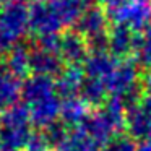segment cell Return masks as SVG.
I'll list each match as a JSON object with an SVG mask.
<instances>
[{"label":"cell","instance_id":"cell-1","mask_svg":"<svg viewBox=\"0 0 151 151\" xmlns=\"http://www.w3.org/2000/svg\"><path fill=\"white\" fill-rule=\"evenodd\" d=\"M29 31V5L7 0L0 7V57H5Z\"/></svg>","mask_w":151,"mask_h":151},{"label":"cell","instance_id":"cell-2","mask_svg":"<svg viewBox=\"0 0 151 151\" xmlns=\"http://www.w3.org/2000/svg\"><path fill=\"white\" fill-rule=\"evenodd\" d=\"M31 125L29 107L23 101L15 102L5 109L0 117V143L13 150L24 148L33 133Z\"/></svg>","mask_w":151,"mask_h":151},{"label":"cell","instance_id":"cell-3","mask_svg":"<svg viewBox=\"0 0 151 151\" xmlns=\"http://www.w3.org/2000/svg\"><path fill=\"white\" fill-rule=\"evenodd\" d=\"M107 15L114 24L141 33L151 26V0H127L119 7L109 8Z\"/></svg>","mask_w":151,"mask_h":151},{"label":"cell","instance_id":"cell-4","mask_svg":"<svg viewBox=\"0 0 151 151\" xmlns=\"http://www.w3.org/2000/svg\"><path fill=\"white\" fill-rule=\"evenodd\" d=\"M63 24L49 0H33L29 4V31L36 37L59 34Z\"/></svg>","mask_w":151,"mask_h":151},{"label":"cell","instance_id":"cell-5","mask_svg":"<svg viewBox=\"0 0 151 151\" xmlns=\"http://www.w3.org/2000/svg\"><path fill=\"white\" fill-rule=\"evenodd\" d=\"M107 23H109V15L99 5H89L76 20V23L72 26V29L78 31L81 36L86 37V41L96 39V37H102L107 36L109 29H107Z\"/></svg>","mask_w":151,"mask_h":151},{"label":"cell","instance_id":"cell-6","mask_svg":"<svg viewBox=\"0 0 151 151\" xmlns=\"http://www.w3.org/2000/svg\"><path fill=\"white\" fill-rule=\"evenodd\" d=\"M59 55L67 65H83L86 57L89 55L86 37L75 29L62 33L59 42Z\"/></svg>","mask_w":151,"mask_h":151},{"label":"cell","instance_id":"cell-7","mask_svg":"<svg viewBox=\"0 0 151 151\" xmlns=\"http://www.w3.org/2000/svg\"><path fill=\"white\" fill-rule=\"evenodd\" d=\"M125 130L135 141L151 140V114L143 107L141 101L125 109Z\"/></svg>","mask_w":151,"mask_h":151},{"label":"cell","instance_id":"cell-8","mask_svg":"<svg viewBox=\"0 0 151 151\" xmlns=\"http://www.w3.org/2000/svg\"><path fill=\"white\" fill-rule=\"evenodd\" d=\"M67 63L62 60V57L54 50H49L46 47L34 44L31 47V72L47 75L57 78L63 72Z\"/></svg>","mask_w":151,"mask_h":151},{"label":"cell","instance_id":"cell-9","mask_svg":"<svg viewBox=\"0 0 151 151\" xmlns=\"http://www.w3.org/2000/svg\"><path fill=\"white\" fill-rule=\"evenodd\" d=\"M55 93H57L55 80L52 76L33 73V75L26 76V80L21 85V101L26 106H31L34 102L41 101V99L55 94Z\"/></svg>","mask_w":151,"mask_h":151},{"label":"cell","instance_id":"cell-10","mask_svg":"<svg viewBox=\"0 0 151 151\" xmlns=\"http://www.w3.org/2000/svg\"><path fill=\"white\" fill-rule=\"evenodd\" d=\"M31 114V122L37 128H46L50 124L60 119V107H62V98L59 94H52L49 98H44L34 104L28 106Z\"/></svg>","mask_w":151,"mask_h":151},{"label":"cell","instance_id":"cell-11","mask_svg":"<svg viewBox=\"0 0 151 151\" xmlns=\"http://www.w3.org/2000/svg\"><path fill=\"white\" fill-rule=\"evenodd\" d=\"M117 57H114L109 50H99V52H89L86 60L83 62V70H85L86 76L89 78L101 80L107 85L109 76L112 75L114 68L119 63Z\"/></svg>","mask_w":151,"mask_h":151},{"label":"cell","instance_id":"cell-12","mask_svg":"<svg viewBox=\"0 0 151 151\" xmlns=\"http://www.w3.org/2000/svg\"><path fill=\"white\" fill-rule=\"evenodd\" d=\"M85 78H86V73L83 70V65H67L63 68V72L55 80V88L59 96L62 99L72 98V96H80Z\"/></svg>","mask_w":151,"mask_h":151},{"label":"cell","instance_id":"cell-13","mask_svg":"<svg viewBox=\"0 0 151 151\" xmlns=\"http://www.w3.org/2000/svg\"><path fill=\"white\" fill-rule=\"evenodd\" d=\"M135 41L137 36L132 29L122 24H114L109 29V52L117 59H128V55L133 54Z\"/></svg>","mask_w":151,"mask_h":151},{"label":"cell","instance_id":"cell-14","mask_svg":"<svg viewBox=\"0 0 151 151\" xmlns=\"http://www.w3.org/2000/svg\"><path fill=\"white\" fill-rule=\"evenodd\" d=\"M21 81L20 76L8 70L7 63L0 62V109H7L18 102L21 98Z\"/></svg>","mask_w":151,"mask_h":151},{"label":"cell","instance_id":"cell-15","mask_svg":"<svg viewBox=\"0 0 151 151\" xmlns=\"http://www.w3.org/2000/svg\"><path fill=\"white\" fill-rule=\"evenodd\" d=\"M89 114V104L81 96H72V98L62 99V107H60V120L67 127H80L86 115Z\"/></svg>","mask_w":151,"mask_h":151},{"label":"cell","instance_id":"cell-16","mask_svg":"<svg viewBox=\"0 0 151 151\" xmlns=\"http://www.w3.org/2000/svg\"><path fill=\"white\" fill-rule=\"evenodd\" d=\"M49 4L52 5L63 26L72 28L80 15L91 5V0H49Z\"/></svg>","mask_w":151,"mask_h":151},{"label":"cell","instance_id":"cell-17","mask_svg":"<svg viewBox=\"0 0 151 151\" xmlns=\"http://www.w3.org/2000/svg\"><path fill=\"white\" fill-rule=\"evenodd\" d=\"M5 63H7L8 70L17 76H20V78L28 76V73L31 72V49L21 42L17 44L5 55Z\"/></svg>","mask_w":151,"mask_h":151},{"label":"cell","instance_id":"cell-18","mask_svg":"<svg viewBox=\"0 0 151 151\" xmlns=\"http://www.w3.org/2000/svg\"><path fill=\"white\" fill-rule=\"evenodd\" d=\"M107 85L101 80H96V78H89L86 76L85 83L81 86V96L89 106H99V104H104L107 101Z\"/></svg>","mask_w":151,"mask_h":151},{"label":"cell","instance_id":"cell-19","mask_svg":"<svg viewBox=\"0 0 151 151\" xmlns=\"http://www.w3.org/2000/svg\"><path fill=\"white\" fill-rule=\"evenodd\" d=\"M93 148H98V145L88 137L78 127L68 132L67 138L55 148L57 151H91Z\"/></svg>","mask_w":151,"mask_h":151},{"label":"cell","instance_id":"cell-20","mask_svg":"<svg viewBox=\"0 0 151 151\" xmlns=\"http://www.w3.org/2000/svg\"><path fill=\"white\" fill-rule=\"evenodd\" d=\"M133 59L143 68H151V26L137 34Z\"/></svg>","mask_w":151,"mask_h":151},{"label":"cell","instance_id":"cell-21","mask_svg":"<svg viewBox=\"0 0 151 151\" xmlns=\"http://www.w3.org/2000/svg\"><path fill=\"white\" fill-rule=\"evenodd\" d=\"M50 148H52V145H50L46 132L42 128H37L31 133L29 140L24 146V151H50Z\"/></svg>","mask_w":151,"mask_h":151},{"label":"cell","instance_id":"cell-22","mask_svg":"<svg viewBox=\"0 0 151 151\" xmlns=\"http://www.w3.org/2000/svg\"><path fill=\"white\" fill-rule=\"evenodd\" d=\"M102 151H138V146L135 145V140L128 135H117L114 137Z\"/></svg>","mask_w":151,"mask_h":151},{"label":"cell","instance_id":"cell-23","mask_svg":"<svg viewBox=\"0 0 151 151\" xmlns=\"http://www.w3.org/2000/svg\"><path fill=\"white\" fill-rule=\"evenodd\" d=\"M143 89L146 93H151V68L148 70V73L145 75V78H143Z\"/></svg>","mask_w":151,"mask_h":151},{"label":"cell","instance_id":"cell-24","mask_svg":"<svg viewBox=\"0 0 151 151\" xmlns=\"http://www.w3.org/2000/svg\"><path fill=\"white\" fill-rule=\"evenodd\" d=\"M98 2H101L107 8H114V7H119L120 4H124V2H127V0H98Z\"/></svg>","mask_w":151,"mask_h":151},{"label":"cell","instance_id":"cell-25","mask_svg":"<svg viewBox=\"0 0 151 151\" xmlns=\"http://www.w3.org/2000/svg\"><path fill=\"white\" fill-rule=\"evenodd\" d=\"M141 104H143V107L151 114V93H146V94L141 98Z\"/></svg>","mask_w":151,"mask_h":151},{"label":"cell","instance_id":"cell-26","mask_svg":"<svg viewBox=\"0 0 151 151\" xmlns=\"http://www.w3.org/2000/svg\"><path fill=\"white\" fill-rule=\"evenodd\" d=\"M138 151H151V140L141 141V145L138 146Z\"/></svg>","mask_w":151,"mask_h":151},{"label":"cell","instance_id":"cell-27","mask_svg":"<svg viewBox=\"0 0 151 151\" xmlns=\"http://www.w3.org/2000/svg\"><path fill=\"white\" fill-rule=\"evenodd\" d=\"M0 151H18V150H13V148H8V146H4L0 143Z\"/></svg>","mask_w":151,"mask_h":151},{"label":"cell","instance_id":"cell-28","mask_svg":"<svg viewBox=\"0 0 151 151\" xmlns=\"http://www.w3.org/2000/svg\"><path fill=\"white\" fill-rule=\"evenodd\" d=\"M91 151H101V150H99V146H98V148H93Z\"/></svg>","mask_w":151,"mask_h":151},{"label":"cell","instance_id":"cell-29","mask_svg":"<svg viewBox=\"0 0 151 151\" xmlns=\"http://www.w3.org/2000/svg\"><path fill=\"white\" fill-rule=\"evenodd\" d=\"M2 5H4V0H0V7H2Z\"/></svg>","mask_w":151,"mask_h":151},{"label":"cell","instance_id":"cell-30","mask_svg":"<svg viewBox=\"0 0 151 151\" xmlns=\"http://www.w3.org/2000/svg\"><path fill=\"white\" fill-rule=\"evenodd\" d=\"M23 2H26V0H23ZM31 2H33V0H31Z\"/></svg>","mask_w":151,"mask_h":151},{"label":"cell","instance_id":"cell-31","mask_svg":"<svg viewBox=\"0 0 151 151\" xmlns=\"http://www.w3.org/2000/svg\"><path fill=\"white\" fill-rule=\"evenodd\" d=\"M0 117H2V115H0Z\"/></svg>","mask_w":151,"mask_h":151}]
</instances>
